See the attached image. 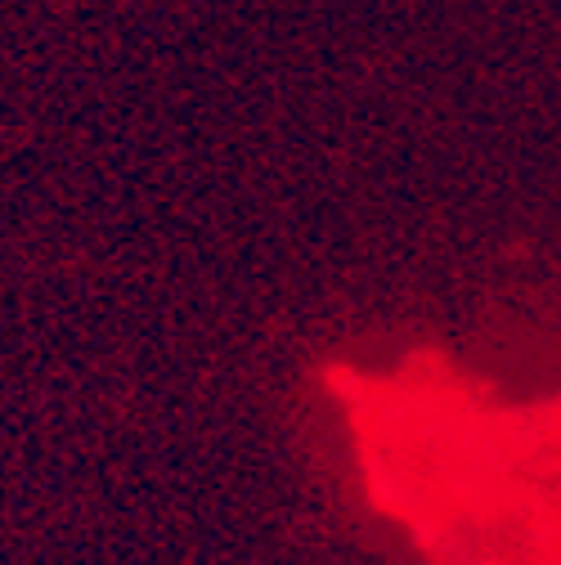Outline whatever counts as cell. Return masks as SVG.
<instances>
[{
	"mask_svg": "<svg viewBox=\"0 0 561 565\" xmlns=\"http://www.w3.org/2000/svg\"><path fill=\"white\" fill-rule=\"evenodd\" d=\"M328 391L369 503L432 565H561V395L504 399L432 350Z\"/></svg>",
	"mask_w": 561,
	"mask_h": 565,
	"instance_id": "6da1fadb",
	"label": "cell"
}]
</instances>
